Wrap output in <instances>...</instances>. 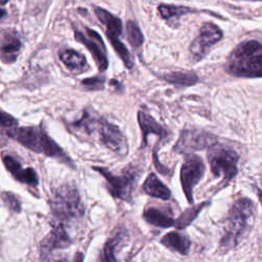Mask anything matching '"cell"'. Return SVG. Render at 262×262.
<instances>
[{
    "label": "cell",
    "mask_w": 262,
    "mask_h": 262,
    "mask_svg": "<svg viewBox=\"0 0 262 262\" xmlns=\"http://www.w3.org/2000/svg\"><path fill=\"white\" fill-rule=\"evenodd\" d=\"M62 63L73 73L79 74L87 69V60L85 56L74 49H66L59 53Z\"/></svg>",
    "instance_id": "obj_18"
},
{
    "label": "cell",
    "mask_w": 262,
    "mask_h": 262,
    "mask_svg": "<svg viewBox=\"0 0 262 262\" xmlns=\"http://www.w3.org/2000/svg\"><path fill=\"white\" fill-rule=\"evenodd\" d=\"M94 11H95L97 18L105 26L106 36H107L112 46L114 47V49L116 50V52L118 53L120 58L123 60L126 68L131 70L133 68L132 56H131L129 50L127 49V47L120 40V36L122 34L121 19L119 17L115 16L114 14H112L110 11H107L101 7H95Z\"/></svg>",
    "instance_id": "obj_7"
},
{
    "label": "cell",
    "mask_w": 262,
    "mask_h": 262,
    "mask_svg": "<svg viewBox=\"0 0 262 262\" xmlns=\"http://www.w3.org/2000/svg\"><path fill=\"white\" fill-rule=\"evenodd\" d=\"M207 158L215 177L222 176L224 180L230 181L237 174L238 155L232 148L215 143L208 148Z\"/></svg>",
    "instance_id": "obj_6"
},
{
    "label": "cell",
    "mask_w": 262,
    "mask_h": 262,
    "mask_svg": "<svg viewBox=\"0 0 262 262\" xmlns=\"http://www.w3.org/2000/svg\"><path fill=\"white\" fill-rule=\"evenodd\" d=\"M164 81L181 87L192 86L198 83L199 78L194 72L191 71H176L164 74L161 77Z\"/></svg>",
    "instance_id": "obj_20"
},
{
    "label": "cell",
    "mask_w": 262,
    "mask_h": 262,
    "mask_svg": "<svg viewBox=\"0 0 262 262\" xmlns=\"http://www.w3.org/2000/svg\"><path fill=\"white\" fill-rule=\"evenodd\" d=\"M209 203H201L199 205H194L186 209L180 216L179 218L175 221L174 225L177 229H184L187 227L193 220L194 218L199 215V213L208 205Z\"/></svg>",
    "instance_id": "obj_22"
},
{
    "label": "cell",
    "mask_w": 262,
    "mask_h": 262,
    "mask_svg": "<svg viewBox=\"0 0 262 262\" xmlns=\"http://www.w3.org/2000/svg\"><path fill=\"white\" fill-rule=\"evenodd\" d=\"M161 243L171 251L177 252L181 255H187L190 248V241L186 235H183L177 231H170L165 234Z\"/></svg>",
    "instance_id": "obj_17"
},
{
    "label": "cell",
    "mask_w": 262,
    "mask_h": 262,
    "mask_svg": "<svg viewBox=\"0 0 262 262\" xmlns=\"http://www.w3.org/2000/svg\"><path fill=\"white\" fill-rule=\"evenodd\" d=\"M253 202L248 198L238 199L230 208L224 225L220 247L228 250L235 247L244 236L254 216Z\"/></svg>",
    "instance_id": "obj_4"
},
{
    "label": "cell",
    "mask_w": 262,
    "mask_h": 262,
    "mask_svg": "<svg viewBox=\"0 0 262 262\" xmlns=\"http://www.w3.org/2000/svg\"><path fill=\"white\" fill-rule=\"evenodd\" d=\"M17 125V120L13 118L8 113L0 110V127L2 128H12Z\"/></svg>",
    "instance_id": "obj_28"
},
{
    "label": "cell",
    "mask_w": 262,
    "mask_h": 262,
    "mask_svg": "<svg viewBox=\"0 0 262 262\" xmlns=\"http://www.w3.org/2000/svg\"><path fill=\"white\" fill-rule=\"evenodd\" d=\"M5 15H6V10L0 8V20H1Z\"/></svg>",
    "instance_id": "obj_29"
},
{
    "label": "cell",
    "mask_w": 262,
    "mask_h": 262,
    "mask_svg": "<svg viewBox=\"0 0 262 262\" xmlns=\"http://www.w3.org/2000/svg\"><path fill=\"white\" fill-rule=\"evenodd\" d=\"M105 82V77L103 75L101 76H94L91 78H86L82 80V85L89 89V90H100L103 88Z\"/></svg>",
    "instance_id": "obj_27"
},
{
    "label": "cell",
    "mask_w": 262,
    "mask_h": 262,
    "mask_svg": "<svg viewBox=\"0 0 262 262\" xmlns=\"http://www.w3.org/2000/svg\"><path fill=\"white\" fill-rule=\"evenodd\" d=\"M72 244V239L68 234L64 225L55 223L51 231L44 237L40 245L42 259H48L54 251L69 248Z\"/></svg>",
    "instance_id": "obj_13"
},
{
    "label": "cell",
    "mask_w": 262,
    "mask_h": 262,
    "mask_svg": "<svg viewBox=\"0 0 262 262\" xmlns=\"http://www.w3.org/2000/svg\"><path fill=\"white\" fill-rule=\"evenodd\" d=\"M94 170L99 172L106 182V188L114 198L130 202L132 193L140 176L138 169L129 165L120 174H113L110 170L102 167H93Z\"/></svg>",
    "instance_id": "obj_5"
},
{
    "label": "cell",
    "mask_w": 262,
    "mask_h": 262,
    "mask_svg": "<svg viewBox=\"0 0 262 262\" xmlns=\"http://www.w3.org/2000/svg\"><path fill=\"white\" fill-rule=\"evenodd\" d=\"M194 11H195L194 9L190 7H185V6L166 5V4H162L159 6V12L164 19H171L174 17L179 18L184 14L193 13Z\"/></svg>",
    "instance_id": "obj_24"
},
{
    "label": "cell",
    "mask_w": 262,
    "mask_h": 262,
    "mask_svg": "<svg viewBox=\"0 0 262 262\" xmlns=\"http://www.w3.org/2000/svg\"><path fill=\"white\" fill-rule=\"evenodd\" d=\"M125 238V234L122 230L116 231L114 235L105 243L103 252H102V260L104 261H116L117 258L115 256V251L121 245L123 239Z\"/></svg>",
    "instance_id": "obj_23"
},
{
    "label": "cell",
    "mask_w": 262,
    "mask_h": 262,
    "mask_svg": "<svg viewBox=\"0 0 262 262\" xmlns=\"http://www.w3.org/2000/svg\"><path fill=\"white\" fill-rule=\"evenodd\" d=\"M144 220L157 227L167 228L174 225L175 220L157 208H147L143 212Z\"/></svg>",
    "instance_id": "obj_21"
},
{
    "label": "cell",
    "mask_w": 262,
    "mask_h": 262,
    "mask_svg": "<svg viewBox=\"0 0 262 262\" xmlns=\"http://www.w3.org/2000/svg\"><path fill=\"white\" fill-rule=\"evenodd\" d=\"M7 135L25 147L37 154H42L46 157H51L71 168H75V163L66 154V151L46 133L42 126L29 127H12L7 132Z\"/></svg>",
    "instance_id": "obj_1"
},
{
    "label": "cell",
    "mask_w": 262,
    "mask_h": 262,
    "mask_svg": "<svg viewBox=\"0 0 262 262\" xmlns=\"http://www.w3.org/2000/svg\"><path fill=\"white\" fill-rule=\"evenodd\" d=\"M20 47L21 42L14 31L0 29V57L4 63L14 62Z\"/></svg>",
    "instance_id": "obj_14"
},
{
    "label": "cell",
    "mask_w": 262,
    "mask_h": 262,
    "mask_svg": "<svg viewBox=\"0 0 262 262\" xmlns=\"http://www.w3.org/2000/svg\"><path fill=\"white\" fill-rule=\"evenodd\" d=\"M126 33H127V39L129 43L134 47L138 48L143 43V35L139 29V27L132 20H128L126 25Z\"/></svg>",
    "instance_id": "obj_25"
},
{
    "label": "cell",
    "mask_w": 262,
    "mask_h": 262,
    "mask_svg": "<svg viewBox=\"0 0 262 262\" xmlns=\"http://www.w3.org/2000/svg\"><path fill=\"white\" fill-rule=\"evenodd\" d=\"M2 161L5 168L17 181L34 187L38 185V175L33 168H23L21 164L9 155H2Z\"/></svg>",
    "instance_id": "obj_15"
},
{
    "label": "cell",
    "mask_w": 262,
    "mask_h": 262,
    "mask_svg": "<svg viewBox=\"0 0 262 262\" xmlns=\"http://www.w3.org/2000/svg\"><path fill=\"white\" fill-rule=\"evenodd\" d=\"M8 2V0H0V5H4Z\"/></svg>",
    "instance_id": "obj_30"
},
{
    "label": "cell",
    "mask_w": 262,
    "mask_h": 262,
    "mask_svg": "<svg viewBox=\"0 0 262 262\" xmlns=\"http://www.w3.org/2000/svg\"><path fill=\"white\" fill-rule=\"evenodd\" d=\"M49 204L55 223L71 224L80 221L84 215V206L80 193L72 183H63L55 188L52 191Z\"/></svg>",
    "instance_id": "obj_3"
},
{
    "label": "cell",
    "mask_w": 262,
    "mask_h": 262,
    "mask_svg": "<svg viewBox=\"0 0 262 262\" xmlns=\"http://www.w3.org/2000/svg\"><path fill=\"white\" fill-rule=\"evenodd\" d=\"M75 38L78 42L85 45V47L90 51L96 66L100 72H103L107 69V56L106 48L104 42L100 35L92 29L85 28V31H75Z\"/></svg>",
    "instance_id": "obj_11"
},
{
    "label": "cell",
    "mask_w": 262,
    "mask_h": 262,
    "mask_svg": "<svg viewBox=\"0 0 262 262\" xmlns=\"http://www.w3.org/2000/svg\"><path fill=\"white\" fill-rule=\"evenodd\" d=\"M188 155V154H187ZM205 173V165L203 160L195 155L186 156L180 171V180L183 192L189 204L193 203L192 190L200 182Z\"/></svg>",
    "instance_id": "obj_8"
},
{
    "label": "cell",
    "mask_w": 262,
    "mask_h": 262,
    "mask_svg": "<svg viewBox=\"0 0 262 262\" xmlns=\"http://www.w3.org/2000/svg\"><path fill=\"white\" fill-rule=\"evenodd\" d=\"M142 187L147 194L155 198H159L162 200H169L171 196L170 189L154 173L149 174L146 177Z\"/></svg>",
    "instance_id": "obj_19"
},
{
    "label": "cell",
    "mask_w": 262,
    "mask_h": 262,
    "mask_svg": "<svg viewBox=\"0 0 262 262\" xmlns=\"http://www.w3.org/2000/svg\"><path fill=\"white\" fill-rule=\"evenodd\" d=\"M225 69L238 78H260L262 75V46L257 40L238 44L230 53Z\"/></svg>",
    "instance_id": "obj_2"
},
{
    "label": "cell",
    "mask_w": 262,
    "mask_h": 262,
    "mask_svg": "<svg viewBox=\"0 0 262 262\" xmlns=\"http://www.w3.org/2000/svg\"><path fill=\"white\" fill-rule=\"evenodd\" d=\"M215 143H217V138L212 133L202 130H183L174 145V151L187 155L209 148Z\"/></svg>",
    "instance_id": "obj_9"
},
{
    "label": "cell",
    "mask_w": 262,
    "mask_h": 262,
    "mask_svg": "<svg viewBox=\"0 0 262 262\" xmlns=\"http://www.w3.org/2000/svg\"><path fill=\"white\" fill-rule=\"evenodd\" d=\"M137 117H138V124L142 131L141 148H143L145 145L148 144L147 137L150 134L158 135L160 140L167 138V136L169 135L168 131L160 123H158L149 114H147L143 111H138Z\"/></svg>",
    "instance_id": "obj_16"
},
{
    "label": "cell",
    "mask_w": 262,
    "mask_h": 262,
    "mask_svg": "<svg viewBox=\"0 0 262 262\" xmlns=\"http://www.w3.org/2000/svg\"><path fill=\"white\" fill-rule=\"evenodd\" d=\"M222 38V31L212 23H205L199 32L198 37L192 41L189 51L194 60H201Z\"/></svg>",
    "instance_id": "obj_12"
},
{
    "label": "cell",
    "mask_w": 262,
    "mask_h": 262,
    "mask_svg": "<svg viewBox=\"0 0 262 262\" xmlns=\"http://www.w3.org/2000/svg\"><path fill=\"white\" fill-rule=\"evenodd\" d=\"M95 132L98 134L99 141L108 149L120 156H125L128 152L126 137L118 126L99 117Z\"/></svg>",
    "instance_id": "obj_10"
},
{
    "label": "cell",
    "mask_w": 262,
    "mask_h": 262,
    "mask_svg": "<svg viewBox=\"0 0 262 262\" xmlns=\"http://www.w3.org/2000/svg\"><path fill=\"white\" fill-rule=\"evenodd\" d=\"M1 200L4 202V204L8 207L9 210L15 212V213H19L21 208H20V203L17 200V198L9 192V191H4L1 192Z\"/></svg>",
    "instance_id": "obj_26"
}]
</instances>
